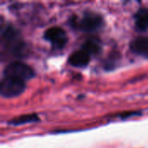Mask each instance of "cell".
<instances>
[{
    "instance_id": "obj_10",
    "label": "cell",
    "mask_w": 148,
    "mask_h": 148,
    "mask_svg": "<svg viewBox=\"0 0 148 148\" xmlns=\"http://www.w3.org/2000/svg\"><path fill=\"white\" fill-rule=\"evenodd\" d=\"M83 50H85L88 55L93 56V55H97L101 51V46L99 42L96 40L94 39H89L86 41L82 48Z\"/></svg>"
},
{
    "instance_id": "obj_4",
    "label": "cell",
    "mask_w": 148,
    "mask_h": 148,
    "mask_svg": "<svg viewBox=\"0 0 148 148\" xmlns=\"http://www.w3.org/2000/svg\"><path fill=\"white\" fill-rule=\"evenodd\" d=\"M25 82L12 77H3L0 82V94L4 98H13L23 93Z\"/></svg>"
},
{
    "instance_id": "obj_2",
    "label": "cell",
    "mask_w": 148,
    "mask_h": 148,
    "mask_svg": "<svg viewBox=\"0 0 148 148\" xmlns=\"http://www.w3.org/2000/svg\"><path fill=\"white\" fill-rule=\"evenodd\" d=\"M73 27L84 32H94L99 29L103 24L102 17L94 12H87L82 17L73 16L70 20Z\"/></svg>"
},
{
    "instance_id": "obj_7",
    "label": "cell",
    "mask_w": 148,
    "mask_h": 148,
    "mask_svg": "<svg viewBox=\"0 0 148 148\" xmlns=\"http://www.w3.org/2000/svg\"><path fill=\"white\" fill-rule=\"evenodd\" d=\"M131 50L141 56L148 58V37L138 36L134 39L130 45Z\"/></svg>"
},
{
    "instance_id": "obj_8",
    "label": "cell",
    "mask_w": 148,
    "mask_h": 148,
    "mask_svg": "<svg viewBox=\"0 0 148 148\" xmlns=\"http://www.w3.org/2000/svg\"><path fill=\"white\" fill-rule=\"evenodd\" d=\"M134 20L136 28L139 30H148V8H142L139 10L134 16Z\"/></svg>"
},
{
    "instance_id": "obj_5",
    "label": "cell",
    "mask_w": 148,
    "mask_h": 148,
    "mask_svg": "<svg viewBox=\"0 0 148 148\" xmlns=\"http://www.w3.org/2000/svg\"><path fill=\"white\" fill-rule=\"evenodd\" d=\"M44 38L56 49H62L68 42V36L64 29L60 27H51L46 29Z\"/></svg>"
},
{
    "instance_id": "obj_6",
    "label": "cell",
    "mask_w": 148,
    "mask_h": 148,
    "mask_svg": "<svg viewBox=\"0 0 148 148\" xmlns=\"http://www.w3.org/2000/svg\"><path fill=\"white\" fill-rule=\"evenodd\" d=\"M90 57L91 56L82 49L71 54L69 58V63L75 68H83L89 63Z\"/></svg>"
},
{
    "instance_id": "obj_3",
    "label": "cell",
    "mask_w": 148,
    "mask_h": 148,
    "mask_svg": "<svg viewBox=\"0 0 148 148\" xmlns=\"http://www.w3.org/2000/svg\"><path fill=\"white\" fill-rule=\"evenodd\" d=\"M35 72L33 69L28 64L21 62H12L9 63L3 70L4 77H12L27 81L34 77Z\"/></svg>"
},
{
    "instance_id": "obj_1",
    "label": "cell",
    "mask_w": 148,
    "mask_h": 148,
    "mask_svg": "<svg viewBox=\"0 0 148 148\" xmlns=\"http://www.w3.org/2000/svg\"><path fill=\"white\" fill-rule=\"evenodd\" d=\"M25 44L19 32L11 25L1 27L0 53L2 59L6 57L18 58L23 56Z\"/></svg>"
},
{
    "instance_id": "obj_9",
    "label": "cell",
    "mask_w": 148,
    "mask_h": 148,
    "mask_svg": "<svg viewBox=\"0 0 148 148\" xmlns=\"http://www.w3.org/2000/svg\"><path fill=\"white\" fill-rule=\"evenodd\" d=\"M38 121H39V118L36 114H23V115L16 117L12 119L9 123L13 126H19L23 124L36 122Z\"/></svg>"
}]
</instances>
